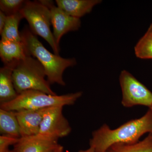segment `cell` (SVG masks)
I'll return each mask as SVG.
<instances>
[{
    "instance_id": "cell-12",
    "label": "cell",
    "mask_w": 152,
    "mask_h": 152,
    "mask_svg": "<svg viewBox=\"0 0 152 152\" xmlns=\"http://www.w3.org/2000/svg\"><path fill=\"white\" fill-rule=\"evenodd\" d=\"M57 6L74 18H80L89 13L101 0H56Z\"/></svg>"
},
{
    "instance_id": "cell-6",
    "label": "cell",
    "mask_w": 152,
    "mask_h": 152,
    "mask_svg": "<svg viewBox=\"0 0 152 152\" xmlns=\"http://www.w3.org/2000/svg\"><path fill=\"white\" fill-rule=\"evenodd\" d=\"M119 81L124 107L142 105L150 108L152 104V93L145 86L126 70L121 72Z\"/></svg>"
},
{
    "instance_id": "cell-3",
    "label": "cell",
    "mask_w": 152,
    "mask_h": 152,
    "mask_svg": "<svg viewBox=\"0 0 152 152\" xmlns=\"http://www.w3.org/2000/svg\"><path fill=\"white\" fill-rule=\"evenodd\" d=\"M44 67L37 59L28 56L14 63L12 78L18 94L29 91H40L49 95H57L50 86Z\"/></svg>"
},
{
    "instance_id": "cell-17",
    "label": "cell",
    "mask_w": 152,
    "mask_h": 152,
    "mask_svg": "<svg viewBox=\"0 0 152 152\" xmlns=\"http://www.w3.org/2000/svg\"><path fill=\"white\" fill-rule=\"evenodd\" d=\"M136 56L142 59H152V33L148 31L140 40L134 47Z\"/></svg>"
},
{
    "instance_id": "cell-23",
    "label": "cell",
    "mask_w": 152,
    "mask_h": 152,
    "mask_svg": "<svg viewBox=\"0 0 152 152\" xmlns=\"http://www.w3.org/2000/svg\"><path fill=\"white\" fill-rule=\"evenodd\" d=\"M148 31L152 33V23L151 24V25H150L148 29Z\"/></svg>"
},
{
    "instance_id": "cell-20",
    "label": "cell",
    "mask_w": 152,
    "mask_h": 152,
    "mask_svg": "<svg viewBox=\"0 0 152 152\" xmlns=\"http://www.w3.org/2000/svg\"><path fill=\"white\" fill-rule=\"evenodd\" d=\"M7 17L6 15L2 11H0V34L2 33L3 30L5 26L6 21H7Z\"/></svg>"
},
{
    "instance_id": "cell-5",
    "label": "cell",
    "mask_w": 152,
    "mask_h": 152,
    "mask_svg": "<svg viewBox=\"0 0 152 152\" xmlns=\"http://www.w3.org/2000/svg\"><path fill=\"white\" fill-rule=\"evenodd\" d=\"M20 13L24 18L27 20L31 31L35 35L40 36L45 40L55 54L59 55L60 49L57 47L50 28L52 24L50 9L39 1H26Z\"/></svg>"
},
{
    "instance_id": "cell-13",
    "label": "cell",
    "mask_w": 152,
    "mask_h": 152,
    "mask_svg": "<svg viewBox=\"0 0 152 152\" xmlns=\"http://www.w3.org/2000/svg\"><path fill=\"white\" fill-rule=\"evenodd\" d=\"M14 63L4 65L0 69V104L10 102L18 95L13 81Z\"/></svg>"
},
{
    "instance_id": "cell-11",
    "label": "cell",
    "mask_w": 152,
    "mask_h": 152,
    "mask_svg": "<svg viewBox=\"0 0 152 152\" xmlns=\"http://www.w3.org/2000/svg\"><path fill=\"white\" fill-rule=\"evenodd\" d=\"M30 56L23 41L0 42V57L4 65L18 61Z\"/></svg>"
},
{
    "instance_id": "cell-14",
    "label": "cell",
    "mask_w": 152,
    "mask_h": 152,
    "mask_svg": "<svg viewBox=\"0 0 152 152\" xmlns=\"http://www.w3.org/2000/svg\"><path fill=\"white\" fill-rule=\"evenodd\" d=\"M0 132L20 138V131L16 112L0 108Z\"/></svg>"
},
{
    "instance_id": "cell-21",
    "label": "cell",
    "mask_w": 152,
    "mask_h": 152,
    "mask_svg": "<svg viewBox=\"0 0 152 152\" xmlns=\"http://www.w3.org/2000/svg\"><path fill=\"white\" fill-rule=\"evenodd\" d=\"M52 152H64V148L62 146L60 145L56 149Z\"/></svg>"
},
{
    "instance_id": "cell-9",
    "label": "cell",
    "mask_w": 152,
    "mask_h": 152,
    "mask_svg": "<svg viewBox=\"0 0 152 152\" xmlns=\"http://www.w3.org/2000/svg\"><path fill=\"white\" fill-rule=\"evenodd\" d=\"M60 145L58 140L37 135L21 137L13 150L15 152H52Z\"/></svg>"
},
{
    "instance_id": "cell-1",
    "label": "cell",
    "mask_w": 152,
    "mask_h": 152,
    "mask_svg": "<svg viewBox=\"0 0 152 152\" xmlns=\"http://www.w3.org/2000/svg\"><path fill=\"white\" fill-rule=\"evenodd\" d=\"M146 133L152 134V112L150 109L140 118L131 120L115 129L106 124L93 132L90 147L95 152H106L116 144H134Z\"/></svg>"
},
{
    "instance_id": "cell-25",
    "label": "cell",
    "mask_w": 152,
    "mask_h": 152,
    "mask_svg": "<svg viewBox=\"0 0 152 152\" xmlns=\"http://www.w3.org/2000/svg\"><path fill=\"white\" fill-rule=\"evenodd\" d=\"M149 109H150V110H151L152 112V104L151 106V107H150V108H149Z\"/></svg>"
},
{
    "instance_id": "cell-24",
    "label": "cell",
    "mask_w": 152,
    "mask_h": 152,
    "mask_svg": "<svg viewBox=\"0 0 152 152\" xmlns=\"http://www.w3.org/2000/svg\"><path fill=\"white\" fill-rule=\"evenodd\" d=\"M15 152V151L13 149L11 150H8L7 151H6L5 152Z\"/></svg>"
},
{
    "instance_id": "cell-2",
    "label": "cell",
    "mask_w": 152,
    "mask_h": 152,
    "mask_svg": "<svg viewBox=\"0 0 152 152\" xmlns=\"http://www.w3.org/2000/svg\"><path fill=\"white\" fill-rule=\"evenodd\" d=\"M20 35L30 56L36 57L44 67L49 83L65 86L63 77L64 71L68 67L75 65V59L64 58L52 53L27 27L23 29Z\"/></svg>"
},
{
    "instance_id": "cell-19",
    "label": "cell",
    "mask_w": 152,
    "mask_h": 152,
    "mask_svg": "<svg viewBox=\"0 0 152 152\" xmlns=\"http://www.w3.org/2000/svg\"><path fill=\"white\" fill-rule=\"evenodd\" d=\"M20 138L7 135H1L0 136V152H4L10 149L11 145H15Z\"/></svg>"
},
{
    "instance_id": "cell-16",
    "label": "cell",
    "mask_w": 152,
    "mask_h": 152,
    "mask_svg": "<svg viewBox=\"0 0 152 152\" xmlns=\"http://www.w3.org/2000/svg\"><path fill=\"white\" fill-rule=\"evenodd\" d=\"M24 18L20 12L7 17L5 26L2 34V40L21 42L22 41L20 33L18 31L20 22Z\"/></svg>"
},
{
    "instance_id": "cell-15",
    "label": "cell",
    "mask_w": 152,
    "mask_h": 152,
    "mask_svg": "<svg viewBox=\"0 0 152 152\" xmlns=\"http://www.w3.org/2000/svg\"><path fill=\"white\" fill-rule=\"evenodd\" d=\"M106 152H152V134L136 143L115 144Z\"/></svg>"
},
{
    "instance_id": "cell-10",
    "label": "cell",
    "mask_w": 152,
    "mask_h": 152,
    "mask_svg": "<svg viewBox=\"0 0 152 152\" xmlns=\"http://www.w3.org/2000/svg\"><path fill=\"white\" fill-rule=\"evenodd\" d=\"M46 109L15 112L21 137L37 135Z\"/></svg>"
},
{
    "instance_id": "cell-8",
    "label": "cell",
    "mask_w": 152,
    "mask_h": 152,
    "mask_svg": "<svg viewBox=\"0 0 152 152\" xmlns=\"http://www.w3.org/2000/svg\"><path fill=\"white\" fill-rule=\"evenodd\" d=\"M46 6L50 11L51 24L53 28V35L57 47L60 49L61 38L69 32L78 30L81 26L80 19L74 18L56 6L52 1H39Z\"/></svg>"
},
{
    "instance_id": "cell-7",
    "label": "cell",
    "mask_w": 152,
    "mask_h": 152,
    "mask_svg": "<svg viewBox=\"0 0 152 152\" xmlns=\"http://www.w3.org/2000/svg\"><path fill=\"white\" fill-rule=\"evenodd\" d=\"M63 107H54L46 109L38 135L58 140L70 134L72 128L63 114Z\"/></svg>"
},
{
    "instance_id": "cell-18",
    "label": "cell",
    "mask_w": 152,
    "mask_h": 152,
    "mask_svg": "<svg viewBox=\"0 0 152 152\" xmlns=\"http://www.w3.org/2000/svg\"><path fill=\"white\" fill-rule=\"evenodd\" d=\"M26 1L25 0H1L0 10L6 15H12L20 12Z\"/></svg>"
},
{
    "instance_id": "cell-4",
    "label": "cell",
    "mask_w": 152,
    "mask_h": 152,
    "mask_svg": "<svg viewBox=\"0 0 152 152\" xmlns=\"http://www.w3.org/2000/svg\"><path fill=\"white\" fill-rule=\"evenodd\" d=\"M83 95L82 92L62 95H51L29 90L21 93L16 98L7 103L0 104V108L17 112L24 110H39L54 107L72 105Z\"/></svg>"
},
{
    "instance_id": "cell-22",
    "label": "cell",
    "mask_w": 152,
    "mask_h": 152,
    "mask_svg": "<svg viewBox=\"0 0 152 152\" xmlns=\"http://www.w3.org/2000/svg\"><path fill=\"white\" fill-rule=\"evenodd\" d=\"M78 152H95L94 150L91 147H89V148L86 150H80Z\"/></svg>"
}]
</instances>
